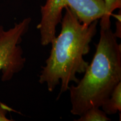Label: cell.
I'll return each instance as SVG.
<instances>
[{
	"label": "cell",
	"mask_w": 121,
	"mask_h": 121,
	"mask_svg": "<svg viewBox=\"0 0 121 121\" xmlns=\"http://www.w3.org/2000/svg\"><path fill=\"white\" fill-rule=\"evenodd\" d=\"M62 18L61 30L52 45L49 57L42 67L39 82L52 92L60 85L61 94L68 91L71 82L78 80L76 74L84 73L89 63L84 57L90 51V43L97 33L98 20L87 25L81 23L68 7Z\"/></svg>",
	"instance_id": "1"
},
{
	"label": "cell",
	"mask_w": 121,
	"mask_h": 121,
	"mask_svg": "<svg viewBox=\"0 0 121 121\" xmlns=\"http://www.w3.org/2000/svg\"><path fill=\"white\" fill-rule=\"evenodd\" d=\"M111 29L100 27V38L84 76L69 86L71 113L81 116L92 107H101L121 82V44Z\"/></svg>",
	"instance_id": "2"
},
{
	"label": "cell",
	"mask_w": 121,
	"mask_h": 121,
	"mask_svg": "<svg viewBox=\"0 0 121 121\" xmlns=\"http://www.w3.org/2000/svg\"><path fill=\"white\" fill-rule=\"evenodd\" d=\"M66 7L81 23L87 25L100 19L105 13L103 0H47L40 8L41 20L37 25L42 45L50 44L56 37V28L61 22L63 10Z\"/></svg>",
	"instance_id": "3"
},
{
	"label": "cell",
	"mask_w": 121,
	"mask_h": 121,
	"mask_svg": "<svg viewBox=\"0 0 121 121\" xmlns=\"http://www.w3.org/2000/svg\"><path fill=\"white\" fill-rule=\"evenodd\" d=\"M31 19L27 17L5 30L0 25V72L1 80L8 81L21 71L26 62L20 44L29 29Z\"/></svg>",
	"instance_id": "4"
},
{
	"label": "cell",
	"mask_w": 121,
	"mask_h": 121,
	"mask_svg": "<svg viewBox=\"0 0 121 121\" xmlns=\"http://www.w3.org/2000/svg\"><path fill=\"white\" fill-rule=\"evenodd\" d=\"M101 107L107 115L115 114L118 112H121V82L115 87L109 97L103 103Z\"/></svg>",
	"instance_id": "5"
},
{
	"label": "cell",
	"mask_w": 121,
	"mask_h": 121,
	"mask_svg": "<svg viewBox=\"0 0 121 121\" xmlns=\"http://www.w3.org/2000/svg\"><path fill=\"white\" fill-rule=\"evenodd\" d=\"M105 5V13L101 18L100 27L111 26L110 17L113 12L117 9H121V0H103Z\"/></svg>",
	"instance_id": "6"
},
{
	"label": "cell",
	"mask_w": 121,
	"mask_h": 121,
	"mask_svg": "<svg viewBox=\"0 0 121 121\" xmlns=\"http://www.w3.org/2000/svg\"><path fill=\"white\" fill-rule=\"evenodd\" d=\"M101 107H92L80 116L78 121H110Z\"/></svg>",
	"instance_id": "7"
},
{
	"label": "cell",
	"mask_w": 121,
	"mask_h": 121,
	"mask_svg": "<svg viewBox=\"0 0 121 121\" xmlns=\"http://www.w3.org/2000/svg\"><path fill=\"white\" fill-rule=\"evenodd\" d=\"M11 112H16L13 109L0 102V121H11L7 117V114Z\"/></svg>",
	"instance_id": "8"
},
{
	"label": "cell",
	"mask_w": 121,
	"mask_h": 121,
	"mask_svg": "<svg viewBox=\"0 0 121 121\" xmlns=\"http://www.w3.org/2000/svg\"><path fill=\"white\" fill-rule=\"evenodd\" d=\"M121 19L120 17L119 19V15H117V21L116 22V30L114 33V34L117 38H121Z\"/></svg>",
	"instance_id": "9"
}]
</instances>
